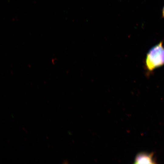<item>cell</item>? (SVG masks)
<instances>
[{"instance_id": "1", "label": "cell", "mask_w": 164, "mask_h": 164, "mask_svg": "<svg viewBox=\"0 0 164 164\" xmlns=\"http://www.w3.org/2000/svg\"><path fill=\"white\" fill-rule=\"evenodd\" d=\"M145 62L146 67L150 70L164 64V47L162 42H160L149 50Z\"/></svg>"}, {"instance_id": "2", "label": "cell", "mask_w": 164, "mask_h": 164, "mask_svg": "<svg viewBox=\"0 0 164 164\" xmlns=\"http://www.w3.org/2000/svg\"><path fill=\"white\" fill-rule=\"evenodd\" d=\"M155 160L153 153L141 152L138 154L135 158V164H155Z\"/></svg>"}, {"instance_id": "3", "label": "cell", "mask_w": 164, "mask_h": 164, "mask_svg": "<svg viewBox=\"0 0 164 164\" xmlns=\"http://www.w3.org/2000/svg\"><path fill=\"white\" fill-rule=\"evenodd\" d=\"M162 15H163V17L164 18V7L163 8V10H162Z\"/></svg>"}]
</instances>
